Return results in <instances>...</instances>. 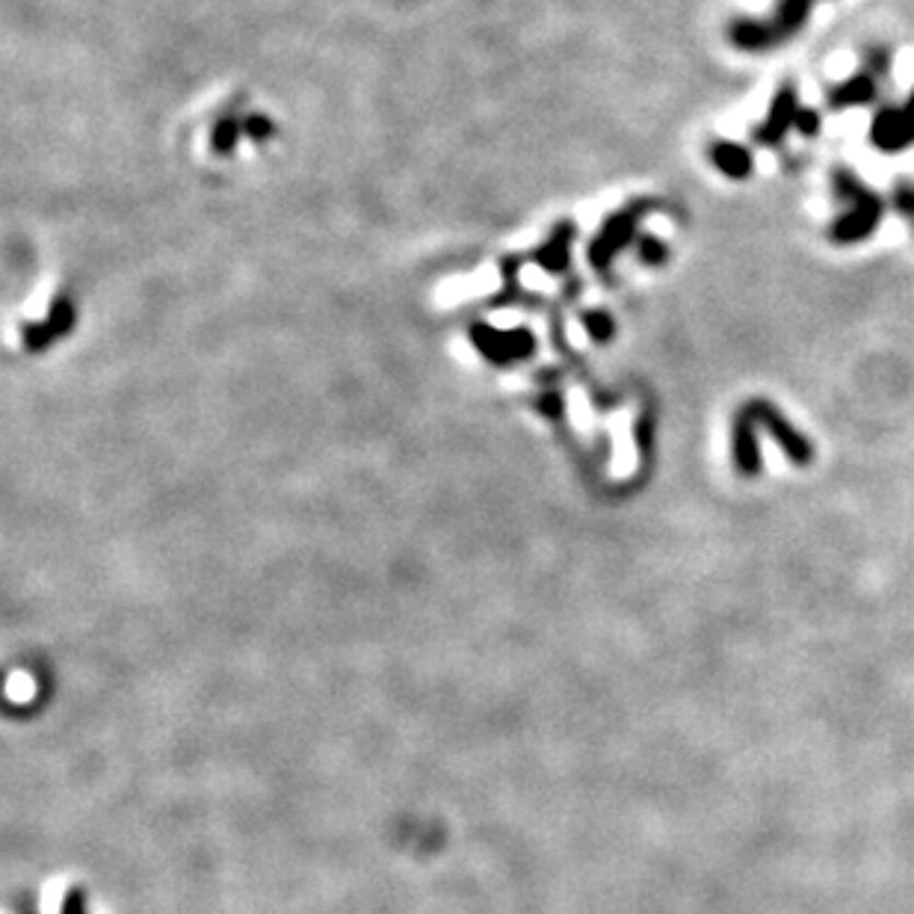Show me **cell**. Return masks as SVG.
Here are the masks:
<instances>
[{
  "instance_id": "obj_7",
  "label": "cell",
  "mask_w": 914,
  "mask_h": 914,
  "mask_svg": "<svg viewBox=\"0 0 914 914\" xmlns=\"http://www.w3.org/2000/svg\"><path fill=\"white\" fill-rule=\"evenodd\" d=\"M710 160L722 175L734 181H743L752 175V154L737 146V142H714L710 146Z\"/></svg>"
},
{
  "instance_id": "obj_6",
  "label": "cell",
  "mask_w": 914,
  "mask_h": 914,
  "mask_svg": "<svg viewBox=\"0 0 914 914\" xmlns=\"http://www.w3.org/2000/svg\"><path fill=\"white\" fill-rule=\"evenodd\" d=\"M876 95H879V74L865 71V74H855V78L837 83L835 90H829L825 104H829L832 109L861 107V104H870Z\"/></svg>"
},
{
  "instance_id": "obj_5",
  "label": "cell",
  "mask_w": 914,
  "mask_h": 914,
  "mask_svg": "<svg viewBox=\"0 0 914 914\" xmlns=\"http://www.w3.org/2000/svg\"><path fill=\"white\" fill-rule=\"evenodd\" d=\"M796 116H799L796 86L794 83H785V86H778V92H775L773 104H770V113H766V122L755 130L757 146H766V149L782 146L787 137V130L796 128Z\"/></svg>"
},
{
  "instance_id": "obj_4",
  "label": "cell",
  "mask_w": 914,
  "mask_h": 914,
  "mask_svg": "<svg viewBox=\"0 0 914 914\" xmlns=\"http://www.w3.org/2000/svg\"><path fill=\"white\" fill-rule=\"evenodd\" d=\"M870 142L879 151H903L914 146V90L905 107H884L876 113Z\"/></svg>"
},
{
  "instance_id": "obj_2",
  "label": "cell",
  "mask_w": 914,
  "mask_h": 914,
  "mask_svg": "<svg viewBox=\"0 0 914 914\" xmlns=\"http://www.w3.org/2000/svg\"><path fill=\"white\" fill-rule=\"evenodd\" d=\"M832 181H835V193L841 199L849 205L844 217L837 219L832 225V240L835 243H861L876 231V225L882 222L884 205L882 199L876 196L873 189L865 187L858 175L849 170H835L832 172Z\"/></svg>"
},
{
  "instance_id": "obj_8",
  "label": "cell",
  "mask_w": 914,
  "mask_h": 914,
  "mask_svg": "<svg viewBox=\"0 0 914 914\" xmlns=\"http://www.w3.org/2000/svg\"><path fill=\"white\" fill-rule=\"evenodd\" d=\"M891 201H894L896 213H903L909 222H912L914 229V184H909V181H900L894 187V196H891Z\"/></svg>"
},
{
  "instance_id": "obj_1",
  "label": "cell",
  "mask_w": 914,
  "mask_h": 914,
  "mask_svg": "<svg viewBox=\"0 0 914 914\" xmlns=\"http://www.w3.org/2000/svg\"><path fill=\"white\" fill-rule=\"evenodd\" d=\"M814 3L817 0H778V7L766 21L737 19L728 27V39L737 50H749V54L778 48L806 27Z\"/></svg>"
},
{
  "instance_id": "obj_9",
  "label": "cell",
  "mask_w": 914,
  "mask_h": 914,
  "mask_svg": "<svg viewBox=\"0 0 914 914\" xmlns=\"http://www.w3.org/2000/svg\"><path fill=\"white\" fill-rule=\"evenodd\" d=\"M796 130H799L802 137H817V130H820V113H817V109H799Z\"/></svg>"
},
{
  "instance_id": "obj_3",
  "label": "cell",
  "mask_w": 914,
  "mask_h": 914,
  "mask_svg": "<svg viewBox=\"0 0 914 914\" xmlns=\"http://www.w3.org/2000/svg\"><path fill=\"white\" fill-rule=\"evenodd\" d=\"M737 415L749 420L757 432L773 436L775 441L782 444L785 456L790 459L794 465H811V462H814V444H811V438H806L802 432H796V429L787 424L785 415H782V412H778L770 400H764V397L749 400V403H745Z\"/></svg>"
}]
</instances>
